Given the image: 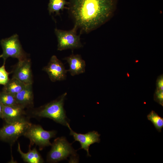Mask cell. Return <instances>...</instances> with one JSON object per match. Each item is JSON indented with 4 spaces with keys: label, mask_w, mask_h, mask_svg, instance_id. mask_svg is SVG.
Returning a JSON list of instances; mask_svg holds the SVG:
<instances>
[{
    "label": "cell",
    "mask_w": 163,
    "mask_h": 163,
    "mask_svg": "<svg viewBox=\"0 0 163 163\" xmlns=\"http://www.w3.org/2000/svg\"><path fill=\"white\" fill-rule=\"evenodd\" d=\"M65 92L56 100L46 104L34 112L35 116L47 118L63 126L69 124L68 119L64 108V104L66 96Z\"/></svg>",
    "instance_id": "obj_2"
},
{
    "label": "cell",
    "mask_w": 163,
    "mask_h": 163,
    "mask_svg": "<svg viewBox=\"0 0 163 163\" xmlns=\"http://www.w3.org/2000/svg\"><path fill=\"white\" fill-rule=\"evenodd\" d=\"M68 4L66 0H49L48 8L49 14L55 12L56 15H60V11L66 8L65 6Z\"/></svg>",
    "instance_id": "obj_16"
},
{
    "label": "cell",
    "mask_w": 163,
    "mask_h": 163,
    "mask_svg": "<svg viewBox=\"0 0 163 163\" xmlns=\"http://www.w3.org/2000/svg\"><path fill=\"white\" fill-rule=\"evenodd\" d=\"M24 108L18 105L12 106L3 105L2 119L6 123L17 120L25 117Z\"/></svg>",
    "instance_id": "obj_11"
},
{
    "label": "cell",
    "mask_w": 163,
    "mask_h": 163,
    "mask_svg": "<svg viewBox=\"0 0 163 163\" xmlns=\"http://www.w3.org/2000/svg\"><path fill=\"white\" fill-rule=\"evenodd\" d=\"M56 133V131H46L40 125L31 124L23 136L30 140L31 145L35 144L39 146L40 150L51 145L50 140L55 137Z\"/></svg>",
    "instance_id": "obj_5"
},
{
    "label": "cell",
    "mask_w": 163,
    "mask_h": 163,
    "mask_svg": "<svg viewBox=\"0 0 163 163\" xmlns=\"http://www.w3.org/2000/svg\"><path fill=\"white\" fill-rule=\"evenodd\" d=\"M3 105L0 102V118L2 119V112Z\"/></svg>",
    "instance_id": "obj_22"
},
{
    "label": "cell",
    "mask_w": 163,
    "mask_h": 163,
    "mask_svg": "<svg viewBox=\"0 0 163 163\" xmlns=\"http://www.w3.org/2000/svg\"><path fill=\"white\" fill-rule=\"evenodd\" d=\"M68 9L80 33H88L105 23L114 11V0H70Z\"/></svg>",
    "instance_id": "obj_1"
},
{
    "label": "cell",
    "mask_w": 163,
    "mask_h": 163,
    "mask_svg": "<svg viewBox=\"0 0 163 163\" xmlns=\"http://www.w3.org/2000/svg\"><path fill=\"white\" fill-rule=\"evenodd\" d=\"M69 64V68L67 70L72 76L83 73L85 72V62L79 54H72L63 59Z\"/></svg>",
    "instance_id": "obj_12"
},
{
    "label": "cell",
    "mask_w": 163,
    "mask_h": 163,
    "mask_svg": "<svg viewBox=\"0 0 163 163\" xmlns=\"http://www.w3.org/2000/svg\"><path fill=\"white\" fill-rule=\"evenodd\" d=\"M43 70L47 73L53 82L66 79L68 72L62 63L55 55L51 57L47 65L44 68Z\"/></svg>",
    "instance_id": "obj_8"
},
{
    "label": "cell",
    "mask_w": 163,
    "mask_h": 163,
    "mask_svg": "<svg viewBox=\"0 0 163 163\" xmlns=\"http://www.w3.org/2000/svg\"><path fill=\"white\" fill-rule=\"evenodd\" d=\"M148 119L151 121L155 128L159 132H161L163 127V118L153 110L151 111L147 116Z\"/></svg>",
    "instance_id": "obj_17"
},
{
    "label": "cell",
    "mask_w": 163,
    "mask_h": 163,
    "mask_svg": "<svg viewBox=\"0 0 163 163\" xmlns=\"http://www.w3.org/2000/svg\"><path fill=\"white\" fill-rule=\"evenodd\" d=\"M0 44L3 50L2 58L5 62L9 57L17 59L18 60L26 58L17 34L10 37L1 40Z\"/></svg>",
    "instance_id": "obj_7"
},
{
    "label": "cell",
    "mask_w": 163,
    "mask_h": 163,
    "mask_svg": "<svg viewBox=\"0 0 163 163\" xmlns=\"http://www.w3.org/2000/svg\"><path fill=\"white\" fill-rule=\"evenodd\" d=\"M2 54L0 55V58H1V57H2Z\"/></svg>",
    "instance_id": "obj_23"
},
{
    "label": "cell",
    "mask_w": 163,
    "mask_h": 163,
    "mask_svg": "<svg viewBox=\"0 0 163 163\" xmlns=\"http://www.w3.org/2000/svg\"><path fill=\"white\" fill-rule=\"evenodd\" d=\"M30 146L31 145H30L28 152L24 153L21 150L19 143H18L17 151L21 155L23 161L28 163H43L44 161L43 158L36 148H34L31 149Z\"/></svg>",
    "instance_id": "obj_14"
},
{
    "label": "cell",
    "mask_w": 163,
    "mask_h": 163,
    "mask_svg": "<svg viewBox=\"0 0 163 163\" xmlns=\"http://www.w3.org/2000/svg\"><path fill=\"white\" fill-rule=\"evenodd\" d=\"M72 144L64 137L56 138L52 144L51 149L47 154V162L56 163L67 159L69 156L72 158V157H75L76 151L72 148Z\"/></svg>",
    "instance_id": "obj_3"
},
{
    "label": "cell",
    "mask_w": 163,
    "mask_h": 163,
    "mask_svg": "<svg viewBox=\"0 0 163 163\" xmlns=\"http://www.w3.org/2000/svg\"><path fill=\"white\" fill-rule=\"evenodd\" d=\"M13 72L12 78L18 79L25 85L32 84V75L30 60L26 58L18 60Z\"/></svg>",
    "instance_id": "obj_10"
},
{
    "label": "cell",
    "mask_w": 163,
    "mask_h": 163,
    "mask_svg": "<svg viewBox=\"0 0 163 163\" xmlns=\"http://www.w3.org/2000/svg\"><path fill=\"white\" fill-rule=\"evenodd\" d=\"M78 29L74 26L73 28L68 30H61L56 28L55 33L57 41V50L62 51L70 49H78L82 47L81 42L80 35H77Z\"/></svg>",
    "instance_id": "obj_6"
},
{
    "label": "cell",
    "mask_w": 163,
    "mask_h": 163,
    "mask_svg": "<svg viewBox=\"0 0 163 163\" xmlns=\"http://www.w3.org/2000/svg\"><path fill=\"white\" fill-rule=\"evenodd\" d=\"M163 90L156 89L154 94V100L159 104L163 106Z\"/></svg>",
    "instance_id": "obj_20"
},
{
    "label": "cell",
    "mask_w": 163,
    "mask_h": 163,
    "mask_svg": "<svg viewBox=\"0 0 163 163\" xmlns=\"http://www.w3.org/2000/svg\"><path fill=\"white\" fill-rule=\"evenodd\" d=\"M156 86L157 89L163 90V75H161L158 77L156 81Z\"/></svg>",
    "instance_id": "obj_21"
},
{
    "label": "cell",
    "mask_w": 163,
    "mask_h": 163,
    "mask_svg": "<svg viewBox=\"0 0 163 163\" xmlns=\"http://www.w3.org/2000/svg\"><path fill=\"white\" fill-rule=\"evenodd\" d=\"M5 62L0 67V85H5L9 80V73L6 70L5 67Z\"/></svg>",
    "instance_id": "obj_19"
},
{
    "label": "cell",
    "mask_w": 163,
    "mask_h": 163,
    "mask_svg": "<svg viewBox=\"0 0 163 163\" xmlns=\"http://www.w3.org/2000/svg\"><path fill=\"white\" fill-rule=\"evenodd\" d=\"M26 85L18 79L12 77L4 85L3 91L15 96L25 87Z\"/></svg>",
    "instance_id": "obj_15"
},
{
    "label": "cell",
    "mask_w": 163,
    "mask_h": 163,
    "mask_svg": "<svg viewBox=\"0 0 163 163\" xmlns=\"http://www.w3.org/2000/svg\"><path fill=\"white\" fill-rule=\"evenodd\" d=\"M32 84L26 85L25 87L15 96L17 104L24 108L30 107L33 104Z\"/></svg>",
    "instance_id": "obj_13"
},
{
    "label": "cell",
    "mask_w": 163,
    "mask_h": 163,
    "mask_svg": "<svg viewBox=\"0 0 163 163\" xmlns=\"http://www.w3.org/2000/svg\"><path fill=\"white\" fill-rule=\"evenodd\" d=\"M32 123L26 117L13 122L6 123L0 129V139L14 143L24 135Z\"/></svg>",
    "instance_id": "obj_4"
},
{
    "label": "cell",
    "mask_w": 163,
    "mask_h": 163,
    "mask_svg": "<svg viewBox=\"0 0 163 163\" xmlns=\"http://www.w3.org/2000/svg\"><path fill=\"white\" fill-rule=\"evenodd\" d=\"M67 126L70 131V135L73 136L75 141L79 142L81 145V148L79 149H83L87 153V156H91L89 152V148L91 145L95 143H99L100 142V134L97 131H93L89 132L85 134L76 133L71 128L69 124Z\"/></svg>",
    "instance_id": "obj_9"
},
{
    "label": "cell",
    "mask_w": 163,
    "mask_h": 163,
    "mask_svg": "<svg viewBox=\"0 0 163 163\" xmlns=\"http://www.w3.org/2000/svg\"><path fill=\"white\" fill-rule=\"evenodd\" d=\"M0 102L5 106L17 105L15 96L3 90L0 92Z\"/></svg>",
    "instance_id": "obj_18"
}]
</instances>
